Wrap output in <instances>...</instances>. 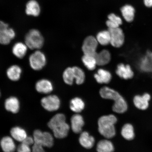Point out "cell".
I'll use <instances>...</instances> for the list:
<instances>
[{
    "instance_id": "cell-1",
    "label": "cell",
    "mask_w": 152,
    "mask_h": 152,
    "mask_svg": "<svg viewBox=\"0 0 152 152\" xmlns=\"http://www.w3.org/2000/svg\"><path fill=\"white\" fill-rule=\"evenodd\" d=\"M100 94L102 97L105 99L114 101L113 107V111L117 113H123L127 111L128 104L123 97L117 91L107 87L100 89Z\"/></svg>"
},
{
    "instance_id": "cell-2",
    "label": "cell",
    "mask_w": 152,
    "mask_h": 152,
    "mask_svg": "<svg viewBox=\"0 0 152 152\" xmlns=\"http://www.w3.org/2000/svg\"><path fill=\"white\" fill-rule=\"evenodd\" d=\"M48 126L56 138H63L67 136L70 127L66 121L64 114L58 113L52 118L48 123Z\"/></svg>"
},
{
    "instance_id": "cell-3",
    "label": "cell",
    "mask_w": 152,
    "mask_h": 152,
    "mask_svg": "<svg viewBox=\"0 0 152 152\" xmlns=\"http://www.w3.org/2000/svg\"><path fill=\"white\" fill-rule=\"evenodd\" d=\"M117 118L113 115H104L98 120V131L102 135L107 138L114 137L115 134V125Z\"/></svg>"
},
{
    "instance_id": "cell-4",
    "label": "cell",
    "mask_w": 152,
    "mask_h": 152,
    "mask_svg": "<svg viewBox=\"0 0 152 152\" xmlns=\"http://www.w3.org/2000/svg\"><path fill=\"white\" fill-rule=\"evenodd\" d=\"M26 44L32 50H39L43 46L44 39L39 30L33 29L28 31L25 39Z\"/></svg>"
},
{
    "instance_id": "cell-5",
    "label": "cell",
    "mask_w": 152,
    "mask_h": 152,
    "mask_svg": "<svg viewBox=\"0 0 152 152\" xmlns=\"http://www.w3.org/2000/svg\"><path fill=\"white\" fill-rule=\"evenodd\" d=\"M30 67L35 71H39L44 67L47 62L46 56L41 51L37 50L29 57Z\"/></svg>"
},
{
    "instance_id": "cell-6",
    "label": "cell",
    "mask_w": 152,
    "mask_h": 152,
    "mask_svg": "<svg viewBox=\"0 0 152 152\" xmlns=\"http://www.w3.org/2000/svg\"><path fill=\"white\" fill-rule=\"evenodd\" d=\"M34 143L39 144L43 147L50 148L54 144V139L52 134L48 132H41L37 130L33 134Z\"/></svg>"
},
{
    "instance_id": "cell-7",
    "label": "cell",
    "mask_w": 152,
    "mask_h": 152,
    "mask_svg": "<svg viewBox=\"0 0 152 152\" xmlns=\"http://www.w3.org/2000/svg\"><path fill=\"white\" fill-rule=\"evenodd\" d=\"M16 35L14 30L10 28L9 25L0 20V44L7 45L10 43Z\"/></svg>"
},
{
    "instance_id": "cell-8",
    "label": "cell",
    "mask_w": 152,
    "mask_h": 152,
    "mask_svg": "<svg viewBox=\"0 0 152 152\" xmlns=\"http://www.w3.org/2000/svg\"><path fill=\"white\" fill-rule=\"evenodd\" d=\"M111 37L110 43L112 46L116 48H120L124 44L125 36L123 30L119 27L109 28Z\"/></svg>"
},
{
    "instance_id": "cell-9",
    "label": "cell",
    "mask_w": 152,
    "mask_h": 152,
    "mask_svg": "<svg viewBox=\"0 0 152 152\" xmlns=\"http://www.w3.org/2000/svg\"><path fill=\"white\" fill-rule=\"evenodd\" d=\"M98 42L96 38L93 36L87 37L83 41L82 50L84 54L95 57L98 45Z\"/></svg>"
},
{
    "instance_id": "cell-10",
    "label": "cell",
    "mask_w": 152,
    "mask_h": 152,
    "mask_svg": "<svg viewBox=\"0 0 152 152\" xmlns=\"http://www.w3.org/2000/svg\"><path fill=\"white\" fill-rule=\"evenodd\" d=\"M43 107L48 111H56L60 108V101L58 96L52 95L45 97L41 100Z\"/></svg>"
},
{
    "instance_id": "cell-11",
    "label": "cell",
    "mask_w": 152,
    "mask_h": 152,
    "mask_svg": "<svg viewBox=\"0 0 152 152\" xmlns=\"http://www.w3.org/2000/svg\"><path fill=\"white\" fill-rule=\"evenodd\" d=\"M151 98L149 93L145 92L142 95H135L133 98V102L135 106L139 110H145L149 107Z\"/></svg>"
},
{
    "instance_id": "cell-12",
    "label": "cell",
    "mask_w": 152,
    "mask_h": 152,
    "mask_svg": "<svg viewBox=\"0 0 152 152\" xmlns=\"http://www.w3.org/2000/svg\"><path fill=\"white\" fill-rule=\"evenodd\" d=\"M116 73L120 77L125 80L132 79L134 75V72L132 66L128 64L121 63L118 64Z\"/></svg>"
},
{
    "instance_id": "cell-13",
    "label": "cell",
    "mask_w": 152,
    "mask_h": 152,
    "mask_svg": "<svg viewBox=\"0 0 152 152\" xmlns=\"http://www.w3.org/2000/svg\"><path fill=\"white\" fill-rule=\"evenodd\" d=\"M35 88L39 93L48 94L53 91V86L50 81L47 79H42L40 80L36 83Z\"/></svg>"
},
{
    "instance_id": "cell-14",
    "label": "cell",
    "mask_w": 152,
    "mask_h": 152,
    "mask_svg": "<svg viewBox=\"0 0 152 152\" xmlns=\"http://www.w3.org/2000/svg\"><path fill=\"white\" fill-rule=\"evenodd\" d=\"M71 121V128L73 132L76 134L80 133L84 125L83 117L79 114H75L72 116Z\"/></svg>"
},
{
    "instance_id": "cell-15",
    "label": "cell",
    "mask_w": 152,
    "mask_h": 152,
    "mask_svg": "<svg viewBox=\"0 0 152 152\" xmlns=\"http://www.w3.org/2000/svg\"><path fill=\"white\" fill-rule=\"evenodd\" d=\"M5 107L7 111L14 113H18L20 110V102L15 97H10L5 100Z\"/></svg>"
},
{
    "instance_id": "cell-16",
    "label": "cell",
    "mask_w": 152,
    "mask_h": 152,
    "mask_svg": "<svg viewBox=\"0 0 152 152\" xmlns=\"http://www.w3.org/2000/svg\"><path fill=\"white\" fill-rule=\"evenodd\" d=\"M22 69L20 66L13 65L9 67L7 71V75L11 81H16L20 79Z\"/></svg>"
},
{
    "instance_id": "cell-17",
    "label": "cell",
    "mask_w": 152,
    "mask_h": 152,
    "mask_svg": "<svg viewBox=\"0 0 152 152\" xmlns=\"http://www.w3.org/2000/svg\"><path fill=\"white\" fill-rule=\"evenodd\" d=\"M79 142L83 147L86 149H90L94 145L95 140L88 132H85L81 133L79 138Z\"/></svg>"
},
{
    "instance_id": "cell-18",
    "label": "cell",
    "mask_w": 152,
    "mask_h": 152,
    "mask_svg": "<svg viewBox=\"0 0 152 152\" xmlns=\"http://www.w3.org/2000/svg\"><path fill=\"white\" fill-rule=\"evenodd\" d=\"M28 48L26 43L20 42L16 43L12 47V52L17 58H22L26 56Z\"/></svg>"
},
{
    "instance_id": "cell-19",
    "label": "cell",
    "mask_w": 152,
    "mask_h": 152,
    "mask_svg": "<svg viewBox=\"0 0 152 152\" xmlns=\"http://www.w3.org/2000/svg\"><path fill=\"white\" fill-rule=\"evenodd\" d=\"M95 79L99 83H108L112 79V75L109 71L105 69H100L98 70L97 73L94 75Z\"/></svg>"
},
{
    "instance_id": "cell-20",
    "label": "cell",
    "mask_w": 152,
    "mask_h": 152,
    "mask_svg": "<svg viewBox=\"0 0 152 152\" xmlns=\"http://www.w3.org/2000/svg\"><path fill=\"white\" fill-rule=\"evenodd\" d=\"M121 11L123 18L127 22L131 23L134 21L135 10L132 6L130 5H125L121 7Z\"/></svg>"
},
{
    "instance_id": "cell-21",
    "label": "cell",
    "mask_w": 152,
    "mask_h": 152,
    "mask_svg": "<svg viewBox=\"0 0 152 152\" xmlns=\"http://www.w3.org/2000/svg\"><path fill=\"white\" fill-rule=\"evenodd\" d=\"M40 11L39 4L35 0H31L26 5V12L28 15L37 17L39 15Z\"/></svg>"
},
{
    "instance_id": "cell-22",
    "label": "cell",
    "mask_w": 152,
    "mask_h": 152,
    "mask_svg": "<svg viewBox=\"0 0 152 152\" xmlns=\"http://www.w3.org/2000/svg\"><path fill=\"white\" fill-rule=\"evenodd\" d=\"M96 58L97 65L104 66L106 65L110 62L111 59V56L109 51L103 50L100 52L97 53Z\"/></svg>"
},
{
    "instance_id": "cell-23",
    "label": "cell",
    "mask_w": 152,
    "mask_h": 152,
    "mask_svg": "<svg viewBox=\"0 0 152 152\" xmlns=\"http://www.w3.org/2000/svg\"><path fill=\"white\" fill-rule=\"evenodd\" d=\"M1 145L4 152H13L16 149V145L14 140L9 136L5 137L2 139Z\"/></svg>"
},
{
    "instance_id": "cell-24",
    "label": "cell",
    "mask_w": 152,
    "mask_h": 152,
    "mask_svg": "<svg viewBox=\"0 0 152 152\" xmlns=\"http://www.w3.org/2000/svg\"><path fill=\"white\" fill-rule=\"evenodd\" d=\"M10 134L14 139L21 142L27 137L26 131L19 127H15L11 129Z\"/></svg>"
},
{
    "instance_id": "cell-25",
    "label": "cell",
    "mask_w": 152,
    "mask_h": 152,
    "mask_svg": "<svg viewBox=\"0 0 152 152\" xmlns=\"http://www.w3.org/2000/svg\"><path fill=\"white\" fill-rule=\"evenodd\" d=\"M121 134L126 140H131L134 139L135 137L134 127L130 124H126L121 129Z\"/></svg>"
},
{
    "instance_id": "cell-26",
    "label": "cell",
    "mask_w": 152,
    "mask_h": 152,
    "mask_svg": "<svg viewBox=\"0 0 152 152\" xmlns=\"http://www.w3.org/2000/svg\"><path fill=\"white\" fill-rule=\"evenodd\" d=\"M96 150L98 152H113L114 147L113 144L110 140H102L98 142Z\"/></svg>"
},
{
    "instance_id": "cell-27",
    "label": "cell",
    "mask_w": 152,
    "mask_h": 152,
    "mask_svg": "<svg viewBox=\"0 0 152 152\" xmlns=\"http://www.w3.org/2000/svg\"><path fill=\"white\" fill-rule=\"evenodd\" d=\"M84 102L81 98H73L70 102V108L72 111L76 113H80L85 107Z\"/></svg>"
},
{
    "instance_id": "cell-28",
    "label": "cell",
    "mask_w": 152,
    "mask_h": 152,
    "mask_svg": "<svg viewBox=\"0 0 152 152\" xmlns=\"http://www.w3.org/2000/svg\"><path fill=\"white\" fill-rule=\"evenodd\" d=\"M108 20L106 22V25L109 28H115L119 27L122 24L121 19L119 16L113 14H110L108 16Z\"/></svg>"
},
{
    "instance_id": "cell-29",
    "label": "cell",
    "mask_w": 152,
    "mask_h": 152,
    "mask_svg": "<svg viewBox=\"0 0 152 152\" xmlns=\"http://www.w3.org/2000/svg\"><path fill=\"white\" fill-rule=\"evenodd\" d=\"M96 39L101 45H106L110 43L111 37L109 30L100 31L97 35Z\"/></svg>"
},
{
    "instance_id": "cell-30",
    "label": "cell",
    "mask_w": 152,
    "mask_h": 152,
    "mask_svg": "<svg viewBox=\"0 0 152 152\" xmlns=\"http://www.w3.org/2000/svg\"><path fill=\"white\" fill-rule=\"evenodd\" d=\"M82 60L88 69L92 71L96 68L97 63L95 57L84 55Z\"/></svg>"
},
{
    "instance_id": "cell-31",
    "label": "cell",
    "mask_w": 152,
    "mask_h": 152,
    "mask_svg": "<svg viewBox=\"0 0 152 152\" xmlns=\"http://www.w3.org/2000/svg\"><path fill=\"white\" fill-rule=\"evenodd\" d=\"M73 69L74 78L76 83L77 85H81L84 83L85 80V74L82 69L77 66H74Z\"/></svg>"
},
{
    "instance_id": "cell-32",
    "label": "cell",
    "mask_w": 152,
    "mask_h": 152,
    "mask_svg": "<svg viewBox=\"0 0 152 152\" xmlns=\"http://www.w3.org/2000/svg\"><path fill=\"white\" fill-rule=\"evenodd\" d=\"M63 78L66 84L70 85L73 84L75 79L73 68L68 67L66 68L64 72Z\"/></svg>"
},
{
    "instance_id": "cell-33",
    "label": "cell",
    "mask_w": 152,
    "mask_h": 152,
    "mask_svg": "<svg viewBox=\"0 0 152 152\" xmlns=\"http://www.w3.org/2000/svg\"><path fill=\"white\" fill-rule=\"evenodd\" d=\"M30 147L27 144L22 142L18 147V152H31V150Z\"/></svg>"
},
{
    "instance_id": "cell-34",
    "label": "cell",
    "mask_w": 152,
    "mask_h": 152,
    "mask_svg": "<svg viewBox=\"0 0 152 152\" xmlns=\"http://www.w3.org/2000/svg\"><path fill=\"white\" fill-rule=\"evenodd\" d=\"M43 146L39 144L34 143L32 147V152H45Z\"/></svg>"
},
{
    "instance_id": "cell-35",
    "label": "cell",
    "mask_w": 152,
    "mask_h": 152,
    "mask_svg": "<svg viewBox=\"0 0 152 152\" xmlns=\"http://www.w3.org/2000/svg\"><path fill=\"white\" fill-rule=\"evenodd\" d=\"M22 142L30 146L33 145L34 143V140L33 138L30 137H27Z\"/></svg>"
},
{
    "instance_id": "cell-36",
    "label": "cell",
    "mask_w": 152,
    "mask_h": 152,
    "mask_svg": "<svg viewBox=\"0 0 152 152\" xmlns=\"http://www.w3.org/2000/svg\"><path fill=\"white\" fill-rule=\"evenodd\" d=\"M144 5L148 8L152 7V0H143Z\"/></svg>"
},
{
    "instance_id": "cell-37",
    "label": "cell",
    "mask_w": 152,
    "mask_h": 152,
    "mask_svg": "<svg viewBox=\"0 0 152 152\" xmlns=\"http://www.w3.org/2000/svg\"><path fill=\"white\" fill-rule=\"evenodd\" d=\"M1 96V91H0V96Z\"/></svg>"
}]
</instances>
